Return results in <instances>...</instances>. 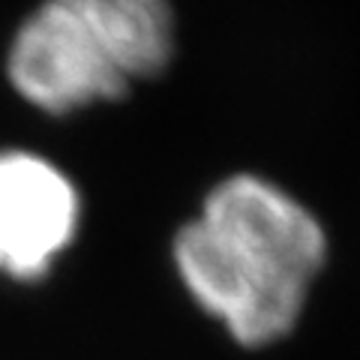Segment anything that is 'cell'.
<instances>
[{
	"instance_id": "cell-1",
	"label": "cell",
	"mask_w": 360,
	"mask_h": 360,
	"mask_svg": "<svg viewBox=\"0 0 360 360\" xmlns=\"http://www.w3.org/2000/svg\"><path fill=\"white\" fill-rule=\"evenodd\" d=\"M174 270L210 319L243 348L291 336L328 262L319 217L262 174L219 180L172 240Z\"/></svg>"
},
{
	"instance_id": "cell-2",
	"label": "cell",
	"mask_w": 360,
	"mask_h": 360,
	"mask_svg": "<svg viewBox=\"0 0 360 360\" xmlns=\"http://www.w3.org/2000/svg\"><path fill=\"white\" fill-rule=\"evenodd\" d=\"M172 0H42L6 51L15 94L45 115L117 103L172 63Z\"/></svg>"
},
{
	"instance_id": "cell-3",
	"label": "cell",
	"mask_w": 360,
	"mask_h": 360,
	"mask_svg": "<svg viewBox=\"0 0 360 360\" xmlns=\"http://www.w3.org/2000/svg\"><path fill=\"white\" fill-rule=\"evenodd\" d=\"M82 198L51 160L30 150H0V276L39 283L70 250Z\"/></svg>"
}]
</instances>
